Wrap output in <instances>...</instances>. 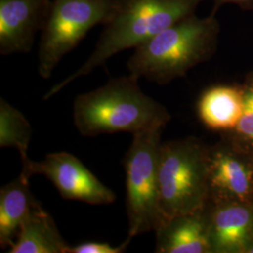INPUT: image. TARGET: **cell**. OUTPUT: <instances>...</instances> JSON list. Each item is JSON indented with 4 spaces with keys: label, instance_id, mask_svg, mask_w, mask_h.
Masks as SVG:
<instances>
[{
    "label": "cell",
    "instance_id": "obj_1",
    "mask_svg": "<svg viewBox=\"0 0 253 253\" xmlns=\"http://www.w3.org/2000/svg\"><path fill=\"white\" fill-rule=\"evenodd\" d=\"M133 75L113 78L95 90L78 95L73 117L84 137L128 132L132 135L171 120L168 110L147 96Z\"/></svg>",
    "mask_w": 253,
    "mask_h": 253
},
{
    "label": "cell",
    "instance_id": "obj_2",
    "mask_svg": "<svg viewBox=\"0 0 253 253\" xmlns=\"http://www.w3.org/2000/svg\"><path fill=\"white\" fill-rule=\"evenodd\" d=\"M220 26L216 16L181 19L137 46L126 67L129 74L160 85L186 76L217 50Z\"/></svg>",
    "mask_w": 253,
    "mask_h": 253
},
{
    "label": "cell",
    "instance_id": "obj_3",
    "mask_svg": "<svg viewBox=\"0 0 253 253\" xmlns=\"http://www.w3.org/2000/svg\"><path fill=\"white\" fill-rule=\"evenodd\" d=\"M203 1L205 0H118L88 59L76 72L54 84L43 100L51 99L74 80L103 66L113 55L126 49H135L163 29L194 14Z\"/></svg>",
    "mask_w": 253,
    "mask_h": 253
},
{
    "label": "cell",
    "instance_id": "obj_4",
    "mask_svg": "<svg viewBox=\"0 0 253 253\" xmlns=\"http://www.w3.org/2000/svg\"><path fill=\"white\" fill-rule=\"evenodd\" d=\"M208 150L209 146L193 137L162 144L159 187L165 218L191 213L208 205Z\"/></svg>",
    "mask_w": 253,
    "mask_h": 253
},
{
    "label": "cell",
    "instance_id": "obj_5",
    "mask_svg": "<svg viewBox=\"0 0 253 253\" xmlns=\"http://www.w3.org/2000/svg\"><path fill=\"white\" fill-rule=\"evenodd\" d=\"M165 126L137 132L124 158L127 237L155 232L164 220L160 205L159 160Z\"/></svg>",
    "mask_w": 253,
    "mask_h": 253
},
{
    "label": "cell",
    "instance_id": "obj_6",
    "mask_svg": "<svg viewBox=\"0 0 253 253\" xmlns=\"http://www.w3.org/2000/svg\"><path fill=\"white\" fill-rule=\"evenodd\" d=\"M117 3L118 0H53L39 46L40 76L49 79L91 28L108 21Z\"/></svg>",
    "mask_w": 253,
    "mask_h": 253
},
{
    "label": "cell",
    "instance_id": "obj_7",
    "mask_svg": "<svg viewBox=\"0 0 253 253\" xmlns=\"http://www.w3.org/2000/svg\"><path fill=\"white\" fill-rule=\"evenodd\" d=\"M21 175H44L54 184L62 198L88 205L107 206L115 203L116 193L91 172L81 161L68 152L47 154L41 162L22 163Z\"/></svg>",
    "mask_w": 253,
    "mask_h": 253
},
{
    "label": "cell",
    "instance_id": "obj_8",
    "mask_svg": "<svg viewBox=\"0 0 253 253\" xmlns=\"http://www.w3.org/2000/svg\"><path fill=\"white\" fill-rule=\"evenodd\" d=\"M209 201L253 204V153L222 139L208 150Z\"/></svg>",
    "mask_w": 253,
    "mask_h": 253
},
{
    "label": "cell",
    "instance_id": "obj_9",
    "mask_svg": "<svg viewBox=\"0 0 253 253\" xmlns=\"http://www.w3.org/2000/svg\"><path fill=\"white\" fill-rule=\"evenodd\" d=\"M52 4L53 0H0V54L30 52Z\"/></svg>",
    "mask_w": 253,
    "mask_h": 253
},
{
    "label": "cell",
    "instance_id": "obj_10",
    "mask_svg": "<svg viewBox=\"0 0 253 253\" xmlns=\"http://www.w3.org/2000/svg\"><path fill=\"white\" fill-rule=\"evenodd\" d=\"M213 253H246L253 238V204L208 201Z\"/></svg>",
    "mask_w": 253,
    "mask_h": 253
},
{
    "label": "cell",
    "instance_id": "obj_11",
    "mask_svg": "<svg viewBox=\"0 0 253 253\" xmlns=\"http://www.w3.org/2000/svg\"><path fill=\"white\" fill-rule=\"evenodd\" d=\"M155 234V253H213L207 206L191 213L164 218Z\"/></svg>",
    "mask_w": 253,
    "mask_h": 253
},
{
    "label": "cell",
    "instance_id": "obj_12",
    "mask_svg": "<svg viewBox=\"0 0 253 253\" xmlns=\"http://www.w3.org/2000/svg\"><path fill=\"white\" fill-rule=\"evenodd\" d=\"M243 112L241 84H216L204 91L197 102V114L208 129L226 134L237 126Z\"/></svg>",
    "mask_w": 253,
    "mask_h": 253
},
{
    "label": "cell",
    "instance_id": "obj_13",
    "mask_svg": "<svg viewBox=\"0 0 253 253\" xmlns=\"http://www.w3.org/2000/svg\"><path fill=\"white\" fill-rule=\"evenodd\" d=\"M69 248L54 218L39 202L25 218L8 253H68Z\"/></svg>",
    "mask_w": 253,
    "mask_h": 253
},
{
    "label": "cell",
    "instance_id": "obj_14",
    "mask_svg": "<svg viewBox=\"0 0 253 253\" xmlns=\"http://www.w3.org/2000/svg\"><path fill=\"white\" fill-rule=\"evenodd\" d=\"M38 203L29 188V179L21 174L1 188L0 246L3 250H9L14 243L22 223Z\"/></svg>",
    "mask_w": 253,
    "mask_h": 253
},
{
    "label": "cell",
    "instance_id": "obj_15",
    "mask_svg": "<svg viewBox=\"0 0 253 253\" xmlns=\"http://www.w3.org/2000/svg\"><path fill=\"white\" fill-rule=\"evenodd\" d=\"M32 137V127L27 118L18 109L10 105L1 98L0 100V147L15 148L22 163L28 157V147Z\"/></svg>",
    "mask_w": 253,
    "mask_h": 253
},
{
    "label": "cell",
    "instance_id": "obj_16",
    "mask_svg": "<svg viewBox=\"0 0 253 253\" xmlns=\"http://www.w3.org/2000/svg\"><path fill=\"white\" fill-rule=\"evenodd\" d=\"M243 112L235 129L223 138L245 150L253 153V72L248 73L243 84Z\"/></svg>",
    "mask_w": 253,
    "mask_h": 253
},
{
    "label": "cell",
    "instance_id": "obj_17",
    "mask_svg": "<svg viewBox=\"0 0 253 253\" xmlns=\"http://www.w3.org/2000/svg\"><path fill=\"white\" fill-rule=\"evenodd\" d=\"M131 238L127 237L125 242L114 247L106 242L88 241L76 246H70L68 253H122L126 252V247Z\"/></svg>",
    "mask_w": 253,
    "mask_h": 253
},
{
    "label": "cell",
    "instance_id": "obj_18",
    "mask_svg": "<svg viewBox=\"0 0 253 253\" xmlns=\"http://www.w3.org/2000/svg\"><path fill=\"white\" fill-rule=\"evenodd\" d=\"M213 2V9L211 15H216L218 9L225 4H235L243 10H253V0H211Z\"/></svg>",
    "mask_w": 253,
    "mask_h": 253
},
{
    "label": "cell",
    "instance_id": "obj_19",
    "mask_svg": "<svg viewBox=\"0 0 253 253\" xmlns=\"http://www.w3.org/2000/svg\"><path fill=\"white\" fill-rule=\"evenodd\" d=\"M253 253V238L252 240V242L249 245V248L247 250V253Z\"/></svg>",
    "mask_w": 253,
    "mask_h": 253
}]
</instances>
